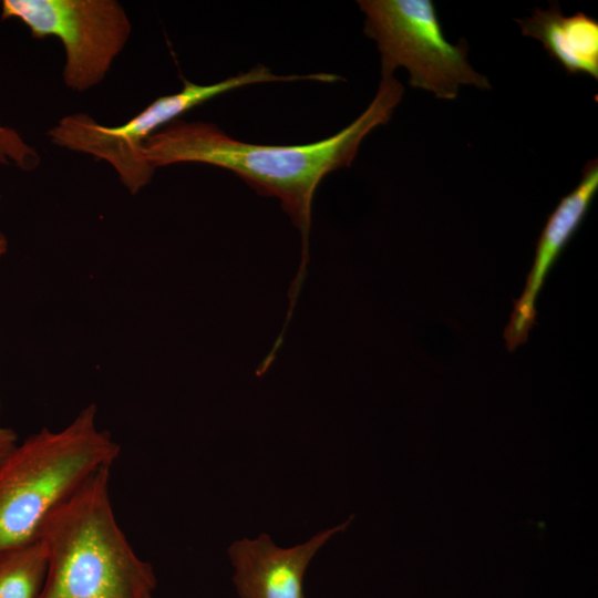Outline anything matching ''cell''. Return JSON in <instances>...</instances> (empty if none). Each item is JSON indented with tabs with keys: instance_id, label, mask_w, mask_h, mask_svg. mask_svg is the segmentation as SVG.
I'll return each mask as SVG.
<instances>
[{
	"instance_id": "cell-1",
	"label": "cell",
	"mask_w": 598,
	"mask_h": 598,
	"mask_svg": "<svg viewBox=\"0 0 598 598\" xmlns=\"http://www.w3.org/2000/svg\"><path fill=\"white\" fill-rule=\"evenodd\" d=\"M403 92L395 78H382L374 99L359 117L337 134L310 144H250L233 138L213 123L175 120L148 138L145 155L155 169L178 163L228 169L258 193L280 200L299 229L302 245L300 268L291 286V315L309 258L315 192L324 176L352 163L374 127L390 121Z\"/></svg>"
},
{
	"instance_id": "cell-2",
	"label": "cell",
	"mask_w": 598,
	"mask_h": 598,
	"mask_svg": "<svg viewBox=\"0 0 598 598\" xmlns=\"http://www.w3.org/2000/svg\"><path fill=\"white\" fill-rule=\"evenodd\" d=\"M110 470L93 474L55 508L38 537L47 550L39 598H151L152 565L134 551L114 515Z\"/></svg>"
},
{
	"instance_id": "cell-3",
	"label": "cell",
	"mask_w": 598,
	"mask_h": 598,
	"mask_svg": "<svg viewBox=\"0 0 598 598\" xmlns=\"http://www.w3.org/2000/svg\"><path fill=\"white\" fill-rule=\"evenodd\" d=\"M90 404L63 429H42L0 463V551L35 539L51 515L121 453Z\"/></svg>"
},
{
	"instance_id": "cell-4",
	"label": "cell",
	"mask_w": 598,
	"mask_h": 598,
	"mask_svg": "<svg viewBox=\"0 0 598 598\" xmlns=\"http://www.w3.org/2000/svg\"><path fill=\"white\" fill-rule=\"evenodd\" d=\"M290 82L293 75H277L265 65L214 84L184 80L183 89L159 96L124 124L107 126L86 113L69 114L48 131L50 141L73 152L105 161L132 195L150 184L155 168L145 155V144L157 131L193 107L230 90L264 82Z\"/></svg>"
},
{
	"instance_id": "cell-5",
	"label": "cell",
	"mask_w": 598,
	"mask_h": 598,
	"mask_svg": "<svg viewBox=\"0 0 598 598\" xmlns=\"http://www.w3.org/2000/svg\"><path fill=\"white\" fill-rule=\"evenodd\" d=\"M364 33L377 42L382 78L398 68L409 71V84L454 100L461 85L491 89L486 76L468 62V43L452 44L444 35L431 0H361Z\"/></svg>"
},
{
	"instance_id": "cell-6",
	"label": "cell",
	"mask_w": 598,
	"mask_h": 598,
	"mask_svg": "<svg viewBox=\"0 0 598 598\" xmlns=\"http://www.w3.org/2000/svg\"><path fill=\"white\" fill-rule=\"evenodd\" d=\"M1 19H17L33 39L58 38L63 82L82 93L100 84L126 45L132 24L116 0H3Z\"/></svg>"
},
{
	"instance_id": "cell-7",
	"label": "cell",
	"mask_w": 598,
	"mask_h": 598,
	"mask_svg": "<svg viewBox=\"0 0 598 598\" xmlns=\"http://www.w3.org/2000/svg\"><path fill=\"white\" fill-rule=\"evenodd\" d=\"M351 519L291 547L278 546L265 533L233 542L227 553L239 598H306L303 578L311 560Z\"/></svg>"
},
{
	"instance_id": "cell-8",
	"label": "cell",
	"mask_w": 598,
	"mask_h": 598,
	"mask_svg": "<svg viewBox=\"0 0 598 598\" xmlns=\"http://www.w3.org/2000/svg\"><path fill=\"white\" fill-rule=\"evenodd\" d=\"M597 189L598 162L595 158L585 164L580 182L560 199L542 230L525 289L505 328L504 338L508 350L516 349L527 340L535 323V301L545 277L584 220Z\"/></svg>"
},
{
	"instance_id": "cell-9",
	"label": "cell",
	"mask_w": 598,
	"mask_h": 598,
	"mask_svg": "<svg viewBox=\"0 0 598 598\" xmlns=\"http://www.w3.org/2000/svg\"><path fill=\"white\" fill-rule=\"evenodd\" d=\"M522 34L538 40L550 58L569 74L598 80V21L586 13L564 16L557 2L535 8L528 18L515 20Z\"/></svg>"
},
{
	"instance_id": "cell-10",
	"label": "cell",
	"mask_w": 598,
	"mask_h": 598,
	"mask_svg": "<svg viewBox=\"0 0 598 598\" xmlns=\"http://www.w3.org/2000/svg\"><path fill=\"white\" fill-rule=\"evenodd\" d=\"M47 566L40 537L0 551V598H39Z\"/></svg>"
},
{
	"instance_id": "cell-11",
	"label": "cell",
	"mask_w": 598,
	"mask_h": 598,
	"mask_svg": "<svg viewBox=\"0 0 598 598\" xmlns=\"http://www.w3.org/2000/svg\"><path fill=\"white\" fill-rule=\"evenodd\" d=\"M38 151L13 127L0 122V164L31 172L40 166Z\"/></svg>"
},
{
	"instance_id": "cell-12",
	"label": "cell",
	"mask_w": 598,
	"mask_h": 598,
	"mask_svg": "<svg viewBox=\"0 0 598 598\" xmlns=\"http://www.w3.org/2000/svg\"><path fill=\"white\" fill-rule=\"evenodd\" d=\"M17 444V433L11 429L0 426V463Z\"/></svg>"
},
{
	"instance_id": "cell-13",
	"label": "cell",
	"mask_w": 598,
	"mask_h": 598,
	"mask_svg": "<svg viewBox=\"0 0 598 598\" xmlns=\"http://www.w3.org/2000/svg\"><path fill=\"white\" fill-rule=\"evenodd\" d=\"M8 250V240L6 235L0 230V257H2Z\"/></svg>"
},
{
	"instance_id": "cell-14",
	"label": "cell",
	"mask_w": 598,
	"mask_h": 598,
	"mask_svg": "<svg viewBox=\"0 0 598 598\" xmlns=\"http://www.w3.org/2000/svg\"><path fill=\"white\" fill-rule=\"evenodd\" d=\"M151 598H155L154 596H152Z\"/></svg>"
}]
</instances>
